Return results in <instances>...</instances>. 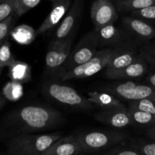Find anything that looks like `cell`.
I'll return each mask as SVG.
<instances>
[{"instance_id":"obj_32","label":"cell","mask_w":155,"mask_h":155,"mask_svg":"<svg viewBox=\"0 0 155 155\" xmlns=\"http://www.w3.org/2000/svg\"><path fill=\"white\" fill-rule=\"evenodd\" d=\"M147 135L150 139L155 141V126L154 127H150L147 130Z\"/></svg>"},{"instance_id":"obj_9","label":"cell","mask_w":155,"mask_h":155,"mask_svg":"<svg viewBox=\"0 0 155 155\" xmlns=\"http://www.w3.org/2000/svg\"><path fill=\"white\" fill-rule=\"evenodd\" d=\"M84 1L75 0L71 3L70 8L56 28L52 42H61L71 37V33L77 27L84 9Z\"/></svg>"},{"instance_id":"obj_1","label":"cell","mask_w":155,"mask_h":155,"mask_svg":"<svg viewBox=\"0 0 155 155\" xmlns=\"http://www.w3.org/2000/svg\"><path fill=\"white\" fill-rule=\"evenodd\" d=\"M62 122L61 113L52 107L27 105L15 110L9 117L6 124L8 130L15 137L51 130Z\"/></svg>"},{"instance_id":"obj_15","label":"cell","mask_w":155,"mask_h":155,"mask_svg":"<svg viewBox=\"0 0 155 155\" xmlns=\"http://www.w3.org/2000/svg\"><path fill=\"white\" fill-rule=\"evenodd\" d=\"M152 68L150 65L147 62V61L141 57L140 54L137 58L130 64L123 68L122 70L106 77L109 80H138L141 79L148 72L149 69Z\"/></svg>"},{"instance_id":"obj_6","label":"cell","mask_w":155,"mask_h":155,"mask_svg":"<svg viewBox=\"0 0 155 155\" xmlns=\"http://www.w3.org/2000/svg\"><path fill=\"white\" fill-rule=\"evenodd\" d=\"M122 30L128 42L139 48L146 42L155 39V27L132 16L122 18Z\"/></svg>"},{"instance_id":"obj_7","label":"cell","mask_w":155,"mask_h":155,"mask_svg":"<svg viewBox=\"0 0 155 155\" xmlns=\"http://www.w3.org/2000/svg\"><path fill=\"white\" fill-rule=\"evenodd\" d=\"M97 48V41L92 30L85 34L79 41L74 49L72 51H71L69 56L62 68L63 71L62 74L89 61L97 54L98 51Z\"/></svg>"},{"instance_id":"obj_11","label":"cell","mask_w":155,"mask_h":155,"mask_svg":"<svg viewBox=\"0 0 155 155\" xmlns=\"http://www.w3.org/2000/svg\"><path fill=\"white\" fill-rule=\"evenodd\" d=\"M91 18L94 29L112 24L118 20L115 5L109 0H96L91 6Z\"/></svg>"},{"instance_id":"obj_19","label":"cell","mask_w":155,"mask_h":155,"mask_svg":"<svg viewBox=\"0 0 155 155\" xmlns=\"http://www.w3.org/2000/svg\"><path fill=\"white\" fill-rule=\"evenodd\" d=\"M129 110L132 118V124L135 125L150 127L155 126V114L130 108H129Z\"/></svg>"},{"instance_id":"obj_34","label":"cell","mask_w":155,"mask_h":155,"mask_svg":"<svg viewBox=\"0 0 155 155\" xmlns=\"http://www.w3.org/2000/svg\"><path fill=\"white\" fill-rule=\"evenodd\" d=\"M1 74H2V69H0V76H1Z\"/></svg>"},{"instance_id":"obj_33","label":"cell","mask_w":155,"mask_h":155,"mask_svg":"<svg viewBox=\"0 0 155 155\" xmlns=\"http://www.w3.org/2000/svg\"><path fill=\"white\" fill-rule=\"evenodd\" d=\"M4 104H5V99L3 98H0V108L2 107Z\"/></svg>"},{"instance_id":"obj_4","label":"cell","mask_w":155,"mask_h":155,"mask_svg":"<svg viewBox=\"0 0 155 155\" xmlns=\"http://www.w3.org/2000/svg\"><path fill=\"white\" fill-rule=\"evenodd\" d=\"M82 152H95L121 143L127 135L115 131H92L74 135Z\"/></svg>"},{"instance_id":"obj_24","label":"cell","mask_w":155,"mask_h":155,"mask_svg":"<svg viewBox=\"0 0 155 155\" xmlns=\"http://www.w3.org/2000/svg\"><path fill=\"white\" fill-rule=\"evenodd\" d=\"M131 16L153 25L155 24V5L133 12L131 14Z\"/></svg>"},{"instance_id":"obj_18","label":"cell","mask_w":155,"mask_h":155,"mask_svg":"<svg viewBox=\"0 0 155 155\" xmlns=\"http://www.w3.org/2000/svg\"><path fill=\"white\" fill-rule=\"evenodd\" d=\"M114 3L117 12L132 14L149 6L154 5L155 0H117Z\"/></svg>"},{"instance_id":"obj_21","label":"cell","mask_w":155,"mask_h":155,"mask_svg":"<svg viewBox=\"0 0 155 155\" xmlns=\"http://www.w3.org/2000/svg\"><path fill=\"white\" fill-rule=\"evenodd\" d=\"M138 53L147 61L152 69H155V39L146 42L139 47Z\"/></svg>"},{"instance_id":"obj_30","label":"cell","mask_w":155,"mask_h":155,"mask_svg":"<svg viewBox=\"0 0 155 155\" xmlns=\"http://www.w3.org/2000/svg\"><path fill=\"white\" fill-rule=\"evenodd\" d=\"M103 155H141L134 148H115L110 151L109 152L106 153Z\"/></svg>"},{"instance_id":"obj_13","label":"cell","mask_w":155,"mask_h":155,"mask_svg":"<svg viewBox=\"0 0 155 155\" xmlns=\"http://www.w3.org/2000/svg\"><path fill=\"white\" fill-rule=\"evenodd\" d=\"M51 11L36 30V36L43 34L56 27L63 19L71 5V0H55L51 1Z\"/></svg>"},{"instance_id":"obj_22","label":"cell","mask_w":155,"mask_h":155,"mask_svg":"<svg viewBox=\"0 0 155 155\" xmlns=\"http://www.w3.org/2000/svg\"><path fill=\"white\" fill-rule=\"evenodd\" d=\"M12 51H11L10 43L5 42L0 47V69L5 68V67H12L16 63Z\"/></svg>"},{"instance_id":"obj_10","label":"cell","mask_w":155,"mask_h":155,"mask_svg":"<svg viewBox=\"0 0 155 155\" xmlns=\"http://www.w3.org/2000/svg\"><path fill=\"white\" fill-rule=\"evenodd\" d=\"M72 38L61 42H50L45 57L46 68L50 72H56L62 68L71 51Z\"/></svg>"},{"instance_id":"obj_35","label":"cell","mask_w":155,"mask_h":155,"mask_svg":"<svg viewBox=\"0 0 155 155\" xmlns=\"http://www.w3.org/2000/svg\"><path fill=\"white\" fill-rule=\"evenodd\" d=\"M79 155H81V154H79Z\"/></svg>"},{"instance_id":"obj_5","label":"cell","mask_w":155,"mask_h":155,"mask_svg":"<svg viewBox=\"0 0 155 155\" xmlns=\"http://www.w3.org/2000/svg\"><path fill=\"white\" fill-rule=\"evenodd\" d=\"M101 89L119 99L121 98L129 101L148 98L155 99V88L147 84H141L133 81L106 84Z\"/></svg>"},{"instance_id":"obj_26","label":"cell","mask_w":155,"mask_h":155,"mask_svg":"<svg viewBox=\"0 0 155 155\" xmlns=\"http://www.w3.org/2000/svg\"><path fill=\"white\" fill-rule=\"evenodd\" d=\"M10 77L15 81L23 80L26 75V65L17 61L16 63L10 67Z\"/></svg>"},{"instance_id":"obj_28","label":"cell","mask_w":155,"mask_h":155,"mask_svg":"<svg viewBox=\"0 0 155 155\" xmlns=\"http://www.w3.org/2000/svg\"><path fill=\"white\" fill-rule=\"evenodd\" d=\"M14 14L13 0H0V23Z\"/></svg>"},{"instance_id":"obj_25","label":"cell","mask_w":155,"mask_h":155,"mask_svg":"<svg viewBox=\"0 0 155 155\" xmlns=\"http://www.w3.org/2000/svg\"><path fill=\"white\" fill-rule=\"evenodd\" d=\"M15 15H12L5 21L0 23V47L7 42L15 22Z\"/></svg>"},{"instance_id":"obj_36","label":"cell","mask_w":155,"mask_h":155,"mask_svg":"<svg viewBox=\"0 0 155 155\" xmlns=\"http://www.w3.org/2000/svg\"><path fill=\"white\" fill-rule=\"evenodd\" d=\"M7 155H8V154H7Z\"/></svg>"},{"instance_id":"obj_20","label":"cell","mask_w":155,"mask_h":155,"mask_svg":"<svg viewBox=\"0 0 155 155\" xmlns=\"http://www.w3.org/2000/svg\"><path fill=\"white\" fill-rule=\"evenodd\" d=\"M40 2V0H13L14 15L15 18L24 15Z\"/></svg>"},{"instance_id":"obj_2","label":"cell","mask_w":155,"mask_h":155,"mask_svg":"<svg viewBox=\"0 0 155 155\" xmlns=\"http://www.w3.org/2000/svg\"><path fill=\"white\" fill-rule=\"evenodd\" d=\"M62 138L59 133L26 134L15 136L8 142V155H43L56 141Z\"/></svg>"},{"instance_id":"obj_23","label":"cell","mask_w":155,"mask_h":155,"mask_svg":"<svg viewBox=\"0 0 155 155\" xmlns=\"http://www.w3.org/2000/svg\"><path fill=\"white\" fill-rule=\"evenodd\" d=\"M129 108L155 114V99L148 98V99H143L139 101H129Z\"/></svg>"},{"instance_id":"obj_8","label":"cell","mask_w":155,"mask_h":155,"mask_svg":"<svg viewBox=\"0 0 155 155\" xmlns=\"http://www.w3.org/2000/svg\"><path fill=\"white\" fill-rule=\"evenodd\" d=\"M138 48L126 42L113 47L107 66L105 68V76L111 75L132 64L138 56Z\"/></svg>"},{"instance_id":"obj_14","label":"cell","mask_w":155,"mask_h":155,"mask_svg":"<svg viewBox=\"0 0 155 155\" xmlns=\"http://www.w3.org/2000/svg\"><path fill=\"white\" fill-rule=\"evenodd\" d=\"M98 122L114 128H124L132 125V120L128 107L104 110L94 114Z\"/></svg>"},{"instance_id":"obj_3","label":"cell","mask_w":155,"mask_h":155,"mask_svg":"<svg viewBox=\"0 0 155 155\" xmlns=\"http://www.w3.org/2000/svg\"><path fill=\"white\" fill-rule=\"evenodd\" d=\"M43 92L56 102L71 107L83 110H89L93 107L88 98L81 95L75 89L66 85L53 81L46 82L43 86Z\"/></svg>"},{"instance_id":"obj_29","label":"cell","mask_w":155,"mask_h":155,"mask_svg":"<svg viewBox=\"0 0 155 155\" xmlns=\"http://www.w3.org/2000/svg\"><path fill=\"white\" fill-rule=\"evenodd\" d=\"M3 93L6 98L11 100H15L19 97L21 91H19V86L15 83H9L3 89Z\"/></svg>"},{"instance_id":"obj_12","label":"cell","mask_w":155,"mask_h":155,"mask_svg":"<svg viewBox=\"0 0 155 155\" xmlns=\"http://www.w3.org/2000/svg\"><path fill=\"white\" fill-rule=\"evenodd\" d=\"M93 32L98 48L115 47L127 42L122 29L117 27L114 24L94 29Z\"/></svg>"},{"instance_id":"obj_27","label":"cell","mask_w":155,"mask_h":155,"mask_svg":"<svg viewBox=\"0 0 155 155\" xmlns=\"http://www.w3.org/2000/svg\"><path fill=\"white\" fill-rule=\"evenodd\" d=\"M132 148L138 151L141 155H155V142H135Z\"/></svg>"},{"instance_id":"obj_31","label":"cell","mask_w":155,"mask_h":155,"mask_svg":"<svg viewBox=\"0 0 155 155\" xmlns=\"http://www.w3.org/2000/svg\"><path fill=\"white\" fill-rule=\"evenodd\" d=\"M155 70V69H154ZM145 82L147 85L155 88V71H152L145 78Z\"/></svg>"},{"instance_id":"obj_17","label":"cell","mask_w":155,"mask_h":155,"mask_svg":"<svg viewBox=\"0 0 155 155\" xmlns=\"http://www.w3.org/2000/svg\"><path fill=\"white\" fill-rule=\"evenodd\" d=\"M88 99L91 104H95L97 107L103 109V110L126 107L119 98L104 92H88Z\"/></svg>"},{"instance_id":"obj_16","label":"cell","mask_w":155,"mask_h":155,"mask_svg":"<svg viewBox=\"0 0 155 155\" xmlns=\"http://www.w3.org/2000/svg\"><path fill=\"white\" fill-rule=\"evenodd\" d=\"M81 148L75 136L62 137L54 142L43 155H79Z\"/></svg>"}]
</instances>
